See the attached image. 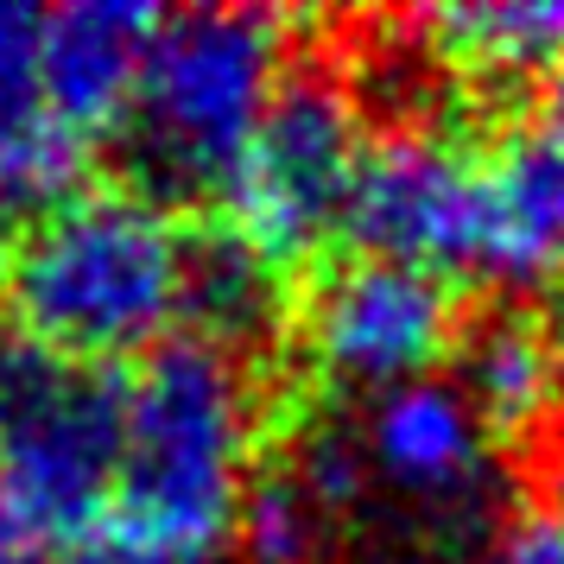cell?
Here are the masks:
<instances>
[{
	"mask_svg": "<svg viewBox=\"0 0 564 564\" xmlns=\"http://www.w3.org/2000/svg\"><path fill=\"white\" fill-rule=\"evenodd\" d=\"M260 393L248 356L172 336L128 375L121 469L77 564H209L254 488Z\"/></svg>",
	"mask_w": 564,
	"mask_h": 564,
	"instance_id": "6da1fadb",
	"label": "cell"
},
{
	"mask_svg": "<svg viewBox=\"0 0 564 564\" xmlns=\"http://www.w3.org/2000/svg\"><path fill=\"white\" fill-rule=\"evenodd\" d=\"M191 241L197 235H184L153 191L64 197L13 248L7 299L20 311V336L108 368L153 356L184 317Z\"/></svg>",
	"mask_w": 564,
	"mask_h": 564,
	"instance_id": "7a4b0ae2",
	"label": "cell"
},
{
	"mask_svg": "<svg viewBox=\"0 0 564 564\" xmlns=\"http://www.w3.org/2000/svg\"><path fill=\"white\" fill-rule=\"evenodd\" d=\"M285 89V20L260 7L165 13L128 115L133 172L153 197L223 191Z\"/></svg>",
	"mask_w": 564,
	"mask_h": 564,
	"instance_id": "3957f363",
	"label": "cell"
},
{
	"mask_svg": "<svg viewBox=\"0 0 564 564\" xmlns=\"http://www.w3.org/2000/svg\"><path fill=\"white\" fill-rule=\"evenodd\" d=\"M128 375L0 336V501L39 552L83 558L121 469Z\"/></svg>",
	"mask_w": 564,
	"mask_h": 564,
	"instance_id": "277c9868",
	"label": "cell"
},
{
	"mask_svg": "<svg viewBox=\"0 0 564 564\" xmlns=\"http://www.w3.org/2000/svg\"><path fill=\"white\" fill-rule=\"evenodd\" d=\"M368 133L361 108L336 77H285L241 165L223 184L229 235L248 241L267 267L317 254L336 229H349Z\"/></svg>",
	"mask_w": 564,
	"mask_h": 564,
	"instance_id": "5b68a950",
	"label": "cell"
},
{
	"mask_svg": "<svg viewBox=\"0 0 564 564\" xmlns=\"http://www.w3.org/2000/svg\"><path fill=\"white\" fill-rule=\"evenodd\" d=\"M457 343V299L444 273L406 260L356 254L330 267L305 305V356L349 393L381 400L393 387L432 381Z\"/></svg>",
	"mask_w": 564,
	"mask_h": 564,
	"instance_id": "8992f818",
	"label": "cell"
},
{
	"mask_svg": "<svg viewBox=\"0 0 564 564\" xmlns=\"http://www.w3.org/2000/svg\"><path fill=\"white\" fill-rule=\"evenodd\" d=\"M356 432L361 482L419 520H476L495 488V432L457 381H412L368 400Z\"/></svg>",
	"mask_w": 564,
	"mask_h": 564,
	"instance_id": "52a82bcc",
	"label": "cell"
},
{
	"mask_svg": "<svg viewBox=\"0 0 564 564\" xmlns=\"http://www.w3.org/2000/svg\"><path fill=\"white\" fill-rule=\"evenodd\" d=\"M349 235L361 254L406 260L425 273L476 267L482 248V165L444 133H393L368 147Z\"/></svg>",
	"mask_w": 564,
	"mask_h": 564,
	"instance_id": "ba28073f",
	"label": "cell"
},
{
	"mask_svg": "<svg viewBox=\"0 0 564 564\" xmlns=\"http://www.w3.org/2000/svg\"><path fill=\"white\" fill-rule=\"evenodd\" d=\"M476 273L501 285L564 280V77L545 83L482 159Z\"/></svg>",
	"mask_w": 564,
	"mask_h": 564,
	"instance_id": "9c48e42d",
	"label": "cell"
},
{
	"mask_svg": "<svg viewBox=\"0 0 564 564\" xmlns=\"http://www.w3.org/2000/svg\"><path fill=\"white\" fill-rule=\"evenodd\" d=\"M89 140L45 96V7L0 0V209H57L77 197Z\"/></svg>",
	"mask_w": 564,
	"mask_h": 564,
	"instance_id": "30bf717a",
	"label": "cell"
},
{
	"mask_svg": "<svg viewBox=\"0 0 564 564\" xmlns=\"http://www.w3.org/2000/svg\"><path fill=\"white\" fill-rule=\"evenodd\" d=\"M159 13L133 0H70L45 13V96L77 140L128 128Z\"/></svg>",
	"mask_w": 564,
	"mask_h": 564,
	"instance_id": "8fae6325",
	"label": "cell"
},
{
	"mask_svg": "<svg viewBox=\"0 0 564 564\" xmlns=\"http://www.w3.org/2000/svg\"><path fill=\"white\" fill-rule=\"evenodd\" d=\"M425 39L444 64L482 83H533L564 70V0H469L425 13Z\"/></svg>",
	"mask_w": 564,
	"mask_h": 564,
	"instance_id": "7c38bea8",
	"label": "cell"
},
{
	"mask_svg": "<svg viewBox=\"0 0 564 564\" xmlns=\"http://www.w3.org/2000/svg\"><path fill=\"white\" fill-rule=\"evenodd\" d=\"M463 393L488 419V432H533L558 412L564 393V356L552 330L495 317L463 343Z\"/></svg>",
	"mask_w": 564,
	"mask_h": 564,
	"instance_id": "4fadbf2b",
	"label": "cell"
},
{
	"mask_svg": "<svg viewBox=\"0 0 564 564\" xmlns=\"http://www.w3.org/2000/svg\"><path fill=\"white\" fill-rule=\"evenodd\" d=\"M184 317L197 324L204 343H223V349H248L254 336H267V324L280 317V267L235 241L229 229L209 235V241H191V285H184Z\"/></svg>",
	"mask_w": 564,
	"mask_h": 564,
	"instance_id": "5bb4252c",
	"label": "cell"
},
{
	"mask_svg": "<svg viewBox=\"0 0 564 564\" xmlns=\"http://www.w3.org/2000/svg\"><path fill=\"white\" fill-rule=\"evenodd\" d=\"M324 539H330V513L292 482V469L260 476L248 488V508L235 527V545L248 564H317Z\"/></svg>",
	"mask_w": 564,
	"mask_h": 564,
	"instance_id": "9a60e30c",
	"label": "cell"
},
{
	"mask_svg": "<svg viewBox=\"0 0 564 564\" xmlns=\"http://www.w3.org/2000/svg\"><path fill=\"white\" fill-rule=\"evenodd\" d=\"M469 564H564V508H533L508 520Z\"/></svg>",
	"mask_w": 564,
	"mask_h": 564,
	"instance_id": "2e32d148",
	"label": "cell"
},
{
	"mask_svg": "<svg viewBox=\"0 0 564 564\" xmlns=\"http://www.w3.org/2000/svg\"><path fill=\"white\" fill-rule=\"evenodd\" d=\"M0 564H39V545L26 539V527L13 520L7 501H0Z\"/></svg>",
	"mask_w": 564,
	"mask_h": 564,
	"instance_id": "e0dca14e",
	"label": "cell"
},
{
	"mask_svg": "<svg viewBox=\"0 0 564 564\" xmlns=\"http://www.w3.org/2000/svg\"><path fill=\"white\" fill-rule=\"evenodd\" d=\"M13 280V241H7V223H0V292Z\"/></svg>",
	"mask_w": 564,
	"mask_h": 564,
	"instance_id": "ac0fdd59",
	"label": "cell"
},
{
	"mask_svg": "<svg viewBox=\"0 0 564 564\" xmlns=\"http://www.w3.org/2000/svg\"><path fill=\"white\" fill-rule=\"evenodd\" d=\"M552 343H558V356H564V285H558V311H552Z\"/></svg>",
	"mask_w": 564,
	"mask_h": 564,
	"instance_id": "d6986e66",
	"label": "cell"
}]
</instances>
